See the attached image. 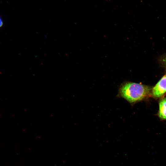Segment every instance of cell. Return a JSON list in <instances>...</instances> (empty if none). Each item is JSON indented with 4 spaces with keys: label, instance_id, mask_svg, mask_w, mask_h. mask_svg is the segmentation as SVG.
Here are the masks:
<instances>
[{
    "label": "cell",
    "instance_id": "obj_1",
    "mask_svg": "<svg viewBox=\"0 0 166 166\" xmlns=\"http://www.w3.org/2000/svg\"><path fill=\"white\" fill-rule=\"evenodd\" d=\"M149 86L126 81L120 85L117 97L126 100L131 105L146 99L151 94Z\"/></svg>",
    "mask_w": 166,
    "mask_h": 166
},
{
    "label": "cell",
    "instance_id": "obj_2",
    "mask_svg": "<svg viewBox=\"0 0 166 166\" xmlns=\"http://www.w3.org/2000/svg\"><path fill=\"white\" fill-rule=\"evenodd\" d=\"M166 93V74L152 89L151 94L154 98L162 97Z\"/></svg>",
    "mask_w": 166,
    "mask_h": 166
},
{
    "label": "cell",
    "instance_id": "obj_3",
    "mask_svg": "<svg viewBox=\"0 0 166 166\" xmlns=\"http://www.w3.org/2000/svg\"><path fill=\"white\" fill-rule=\"evenodd\" d=\"M158 114L160 119L166 120V97L162 99L159 102Z\"/></svg>",
    "mask_w": 166,
    "mask_h": 166
},
{
    "label": "cell",
    "instance_id": "obj_4",
    "mask_svg": "<svg viewBox=\"0 0 166 166\" xmlns=\"http://www.w3.org/2000/svg\"><path fill=\"white\" fill-rule=\"evenodd\" d=\"M3 25V21L1 16H0V28L2 27Z\"/></svg>",
    "mask_w": 166,
    "mask_h": 166
},
{
    "label": "cell",
    "instance_id": "obj_5",
    "mask_svg": "<svg viewBox=\"0 0 166 166\" xmlns=\"http://www.w3.org/2000/svg\"><path fill=\"white\" fill-rule=\"evenodd\" d=\"M164 63L166 65V56L165 57L164 59Z\"/></svg>",
    "mask_w": 166,
    "mask_h": 166
}]
</instances>
